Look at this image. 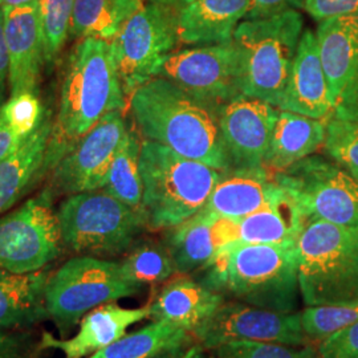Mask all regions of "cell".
<instances>
[{"instance_id":"6da1fadb","label":"cell","mask_w":358,"mask_h":358,"mask_svg":"<svg viewBox=\"0 0 358 358\" xmlns=\"http://www.w3.org/2000/svg\"><path fill=\"white\" fill-rule=\"evenodd\" d=\"M125 97L110 43L94 38L80 40L65 69L59 113L44 162L45 174L103 115L122 112Z\"/></svg>"},{"instance_id":"7a4b0ae2","label":"cell","mask_w":358,"mask_h":358,"mask_svg":"<svg viewBox=\"0 0 358 358\" xmlns=\"http://www.w3.org/2000/svg\"><path fill=\"white\" fill-rule=\"evenodd\" d=\"M134 121L146 140L220 171L229 170L217 127L219 110L165 77H154L130 96Z\"/></svg>"},{"instance_id":"3957f363","label":"cell","mask_w":358,"mask_h":358,"mask_svg":"<svg viewBox=\"0 0 358 358\" xmlns=\"http://www.w3.org/2000/svg\"><path fill=\"white\" fill-rule=\"evenodd\" d=\"M199 282L231 294L254 307L297 312L300 294L296 247L231 243L222 247L203 268Z\"/></svg>"},{"instance_id":"277c9868","label":"cell","mask_w":358,"mask_h":358,"mask_svg":"<svg viewBox=\"0 0 358 358\" xmlns=\"http://www.w3.org/2000/svg\"><path fill=\"white\" fill-rule=\"evenodd\" d=\"M140 170L150 230L173 229L198 214L223 174L150 140L142 142Z\"/></svg>"},{"instance_id":"5b68a950","label":"cell","mask_w":358,"mask_h":358,"mask_svg":"<svg viewBox=\"0 0 358 358\" xmlns=\"http://www.w3.org/2000/svg\"><path fill=\"white\" fill-rule=\"evenodd\" d=\"M300 294L307 307L358 301V232L307 220L296 242Z\"/></svg>"},{"instance_id":"8992f818","label":"cell","mask_w":358,"mask_h":358,"mask_svg":"<svg viewBox=\"0 0 358 358\" xmlns=\"http://www.w3.org/2000/svg\"><path fill=\"white\" fill-rule=\"evenodd\" d=\"M304 19L297 10L241 22L234 41L241 52L242 94L279 108Z\"/></svg>"},{"instance_id":"52a82bcc","label":"cell","mask_w":358,"mask_h":358,"mask_svg":"<svg viewBox=\"0 0 358 358\" xmlns=\"http://www.w3.org/2000/svg\"><path fill=\"white\" fill-rule=\"evenodd\" d=\"M57 219L63 245L94 257L127 252L148 229L143 208L127 205L105 190L68 196Z\"/></svg>"},{"instance_id":"ba28073f","label":"cell","mask_w":358,"mask_h":358,"mask_svg":"<svg viewBox=\"0 0 358 358\" xmlns=\"http://www.w3.org/2000/svg\"><path fill=\"white\" fill-rule=\"evenodd\" d=\"M141 292L129 282L120 263L81 255L53 272L45 288V308L62 336L94 308Z\"/></svg>"},{"instance_id":"9c48e42d","label":"cell","mask_w":358,"mask_h":358,"mask_svg":"<svg viewBox=\"0 0 358 358\" xmlns=\"http://www.w3.org/2000/svg\"><path fill=\"white\" fill-rule=\"evenodd\" d=\"M178 41V13L169 3L150 1L129 19L109 41L125 96L159 76Z\"/></svg>"},{"instance_id":"30bf717a","label":"cell","mask_w":358,"mask_h":358,"mask_svg":"<svg viewBox=\"0 0 358 358\" xmlns=\"http://www.w3.org/2000/svg\"><path fill=\"white\" fill-rule=\"evenodd\" d=\"M275 177L306 220L358 232V180L336 162L312 154Z\"/></svg>"},{"instance_id":"8fae6325","label":"cell","mask_w":358,"mask_h":358,"mask_svg":"<svg viewBox=\"0 0 358 358\" xmlns=\"http://www.w3.org/2000/svg\"><path fill=\"white\" fill-rule=\"evenodd\" d=\"M62 234L50 192L0 217V271L29 273L45 268L62 252Z\"/></svg>"},{"instance_id":"7c38bea8","label":"cell","mask_w":358,"mask_h":358,"mask_svg":"<svg viewBox=\"0 0 358 358\" xmlns=\"http://www.w3.org/2000/svg\"><path fill=\"white\" fill-rule=\"evenodd\" d=\"M158 77H165L196 100L220 110L242 96L241 52L234 40L173 52Z\"/></svg>"},{"instance_id":"4fadbf2b","label":"cell","mask_w":358,"mask_h":358,"mask_svg":"<svg viewBox=\"0 0 358 358\" xmlns=\"http://www.w3.org/2000/svg\"><path fill=\"white\" fill-rule=\"evenodd\" d=\"M192 334L206 349H217V346L231 341L301 346L306 345L308 340L301 327L300 312L282 313L242 301H223Z\"/></svg>"},{"instance_id":"5bb4252c","label":"cell","mask_w":358,"mask_h":358,"mask_svg":"<svg viewBox=\"0 0 358 358\" xmlns=\"http://www.w3.org/2000/svg\"><path fill=\"white\" fill-rule=\"evenodd\" d=\"M127 131L121 110L103 115L53 167L52 189L71 195L103 189Z\"/></svg>"},{"instance_id":"9a60e30c","label":"cell","mask_w":358,"mask_h":358,"mask_svg":"<svg viewBox=\"0 0 358 358\" xmlns=\"http://www.w3.org/2000/svg\"><path fill=\"white\" fill-rule=\"evenodd\" d=\"M316 38L332 99V117L358 122V13L322 20Z\"/></svg>"},{"instance_id":"2e32d148","label":"cell","mask_w":358,"mask_h":358,"mask_svg":"<svg viewBox=\"0 0 358 358\" xmlns=\"http://www.w3.org/2000/svg\"><path fill=\"white\" fill-rule=\"evenodd\" d=\"M279 112L271 103L243 94L219 110L217 127L229 170L264 167Z\"/></svg>"},{"instance_id":"e0dca14e","label":"cell","mask_w":358,"mask_h":358,"mask_svg":"<svg viewBox=\"0 0 358 358\" xmlns=\"http://www.w3.org/2000/svg\"><path fill=\"white\" fill-rule=\"evenodd\" d=\"M4 38L10 60V97L36 93L45 62L38 4L4 7Z\"/></svg>"},{"instance_id":"ac0fdd59","label":"cell","mask_w":358,"mask_h":358,"mask_svg":"<svg viewBox=\"0 0 358 358\" xmlns=\"http://www.w3.org/2000/svg\"><path fill=\"white\" fill-rule=\"evenodd\" d=\"M279 110L315 120L332 117L333 103L321 64L316 34L306 29L301 35Z\"/></svg>"},{"instance_id":"d6986e66","label":"cell","mask_w":358,"mask_h":358,"mask_svg":"<svg viewBox=\"0 0 358 358\" xmlns=\"http://www.w3.org/2000/svg\"><path fill=\"white\" fill-rule=\"evenodd\" d=\"M306 222L291 195L284 192L269 205L247 217H220V230L226 245L248 243L296 247Z\"/></svg>"},{"instance_id":"ffe728a7","label":"cell","mask_w":358,"mask_h":358,"mask_svg":"<svg viewBox=\"0 0 358 358\" xmlns=\"http://www.w3.org/2000/svg\"><path fill=\"white\" fill-rule=\"evenodd\" d=\"M150 317L149 306L129 309L108 303L92 309L81 320L78 332L68 340L41 333V345L62 350L65 358L90 357L93 353L110 345L125 336L130 325Z\"/></svg>"},{"instance_id":"44dd1931","label":"cell","mask_w":358,"mask_h":358,"mask_svg":"<svg viewBox=\"0 0 358 358\" xmlns=\"http://www.w3.org/2000/svg\"><path fill=\"white\" fill-rule=\"evenodd\" d=\"M284 192L275 174L264 167L231 169L223 171L203 210L219 217L241 219L269 205Z\"/></svg>"},{"instance_id":"7402d4cb","label":"cell","mask_w":358,"mask_h":358,"mask_svg":"<svg viewBox=\"0 0 358 358\" xmlns=\"http://www.w3.org/2000/svg\"><path fill=\"white\" fill-rule=\"evenodd\" d=\"M250 0H192L178 11V38L189 45L230 43Z\"/></svg>"},{"instance_id":"603a6c76","label":"cell","mask_w":358,"mask_h":358,"mask_svg":"<svg viewBox=\"0 0 358 358\" xmlns=\"http://www.w3.org/2000/svg\"><path fill=\"white\" fill-rule=\"evenodd\" d=\"M223 301V294L211 291L192 278L180 275L164 285L153 303L149 304V319L171 322L192 334Z\"/></svg>"},{"instance_id":"cb8c5ba5","label":"cell","mask_w":358,"mask_h":358,"mask_svg":"<svg viewBox=\"0 0 358 358\" xmlns=\"http://www.w3.org/2000/svg\"><path fill=\"white\" fill-rule=\"evenodd\" d=\"M53 122L44 115L38 128L0 162V215L16 205L45 176L44 162Z\"/></svg>"},{"instance_id":"d4e9b609","label":"cell","mask_w":358,"mask_h":358,"mask_svg":"<svg viewBox=\"0 0 358 358\" xmlns=\"http://www.w3.org/2000/svg\"><path fill=\"white\" fill-rule=\"evenodd\" d=\"M51 269L29 273L0 271V328H31L45 317V288Z\"/></svg>"},{"instance_id":"484cf974","label":"cell","mask_w":358,"mask_h":358,"mask_svg":"<svg viewBox=\"0 0 358 358\" xmlns=\"http://www.w3.org/2000/svg\"><path fill=\"white\" fill-rule=\"evenodd\" d=\"M327 136V121L279 112L271 136L264 167L276 174L316 153Z\"/></svg>"},{"instance_id":"4316f807","label":"cell","mask_w":358,"mask_h":358,"mask_svg":"<svg viewBox=\"0 0 358 358\" xmlns=\"http://www.w3.org/2000/svg\"><path fill=\"white\" fill-rule=\"evenodd\" d=\"M165 244L178 273L199 271L226 245L220 231V217L202 208L194 217L169 229Z\"/></svg>"},{"instance_id":"83f0119b","label":"cell","mask_w":358,"mask_h":358,"mask_svg":"<svg viewBox=\"0 0 358 358\" xmlns=\"http://www.w3.org/2000/svg\"><path fill=\"white\" fill-rule=\"evenodd\" d=\"M143 6V0H75L69 34L110 41Z\"/></svg>"},{"instance_id":"f1b7e54d","label":"cell","mask_w":358,"mask_h":358,"mask_svg":"<svg viewBox=\"0 0 358 358\" xmlns=\"http://www.w3.org/2000/svg\"><path fill=\"white\" fill-rule=\"evenodd\" d=\"M192 341V333L167 322L153 321L137 332L125 334L88 358H154Z\"/></svg>"},{"instance_id":"f546056e","label":"cell","mask_w":358,"mask_h":358,"mask_svg":"<svg viewBox=\"0 0 358 358\" xmlns=\"http://www.w3.org/2000/svg\"><path fill=\"white\" fill-rule=\"evenodd\" d=\"M141 142L134 131H127L108 174L103 190L127 205L142 208L143 183L140 170Z\"/></svg>"},{"instance_id":"4dcf8cb0","label":"cell","mask_w":358,"mask_h":358,"mask_svg":"<svg viewBox=\"0 0 358 358\" xmlns=\"http://www.w3.org/2000/svg\"><path fill=\"white\" fill-rule=\"evenodd\" d=\"M120 267L124 278L141 289L145 285L166 282L178 273L166 244L155 241L133 244Z\"/></svg>"},{"instance_id":"1f68e13d","label":"cell","mask_w":358,"mask_h":358,"mask_svg":"<svg viewBox=\"0 0 358 358\" xmlns=\"http://www.w3.org/2000/svg\"><path fill=\"white\" fill-rule=\"evenodd\" d=\"M324 152L358 180V122L331 117L327 120Z\"/></svg>"},{"instance_id":"d6a6232c","label":"cell","mask_w":358,"mask_h":358,"mask_svg":"<svg viewBox=\"0 0 358 358\" xmlns=\"http://www.w3.org/2000/svg\"><path fill=\"white\" fill-rule=\"evenodd\" d=\"M75 0H40L38 11L44 36L45 62L52 63L64 47L71 31Z\"/></svg>"},{"instance_id":"836d02e7","label":"cell","mask_w":358,"mask_h":358,"mask_svg":"<svg viewBox=\"0 0 358 358\" xmlns=\"http://www.w3.org/2000/svg\"><path fill=\"white\" fill-rule=\"evenodd\" d=\"M300 319L308 338L321 341L336 331L358 322V301L340 306L307 307L300 312Z\"/></svg>"},{"instance_id":"e575fe53","label":"cell","mask_w":358,"mask_h":358,"mask_svg":"<svg viewBox=\"0 0 358 358\" xmlns=\"http://www.w3.org/2000/svg\"><path fill=\"white\" fill-rule=\"evenodd\" d=\"M215 355L217 358H321L319 350L310 346L260 341H231L217 346Z\"/></svg>"},{"instance_id":"d590c367","label":"cell","mask_w":358,"mask_h":358,"mask_svg":"<svg viewBox=\"0 0 358 358\" xmlns=\"http://www.w3.org/2000/svg\"><path fill=\"white\" fill-rule=\"evenodd\" d=\"M6 124L20 137L27 138L38 128L43 120V108L35 93H20L11 96L0 109Z\"/></svg>"},{"instance_id":"8d00e7d4","label":"cell","mask_w":358,"mask_h":358,"mask_svg":"<svg viewBox=\"0 0 358 358\" xmlns=\"http://www.w3.org/2000/svg\"><path fill=\"white\" fill-rule=\"evenodd\" d=\"M44 350L31 328H0V358H43Z\"/></svg>"},{"instance_id":"74e56055","label":"cell","mask_w":358,"mask_h":358,"mask_svg":"<svg viewBox=\"0 0 358 358\" xmlns=\"http://www.w3.org/2000/svg\"><path fill=\"white\" fill-rule=\"evenodd\" d=\"M317 350L321 358H358V322L321 340Z\"/></svg>"},{"instance_id":"f35d334b","label":"cell","mask_w":358,"mask_h":358,"mask_svg":"<svg viewBox=\"0 0 358 358\" xmlns=\"http://www.w3.org/2000/svg\"><path fill=\"white\" fill-rule=\"evenodd\" d=\"M304 10L320 23L331 17L358 13V0H306Z\"/></svg>"},{"instance_id":"ab89813d","label":"cell","mask_w":358,"mask_h":358,"mask_svg":"<svg viewBox=\"0 0 358 358\" xmlns=\"http://www.w3.org/2000/svg\"><path fill=\"white\" fill-rule=\"evenodd\" d=\"M304 1L306 0H250L248 13L244 20L268 17L287 10L304 8Z\"/></svg>"},{"instance_id":"60d3db41","label":"cell","mask_w":358,"mask_h":358,"mask_svg":"<svg viewBox=\"0 0 358 358\" xmlns=\"http://www.w3.org/2000/svg\"><path fill=\"white\" fill-rule=\"evenodd\" d=\"M10 92V60L4 38V11L0 8V109L8 100Z\"/></svg>"},{"instance_id":"b9f144b4","label":"cell","mask_w":358,"mask_h":358,"mask_svg":"<svg viewBox=\"0 0 358 358\" xmlns=\"http://www.w3.org/2000/svg\"><path fill=\"white\" fill-rule=\"evenodd\" d=\"M24 140L20 138L0 115V162L13 153Z\"/></svg>"},{"instance_id":"7bdbcfd3","label":"cell","mask_w":358,"mask_h":358,"mask_svg":"<svg viewBox=\"0 0 358 358\" xmlns=\"http://www.w3.org/2000/svg\"><path fill=\"white\" fill-rule=\"evenodd\" d=\"M154 358H208V356L206 355V348L199 343L192 344L190 341L187 344L169 349Z\"/></svg>"},{"instance_id":"ee69618b","label":"cell","mask_w":358,"mask_h":358,"mask_svg":"<svg viewBox=\"0 0 358 358\" xmlns=\"http://www.w3.org/2000/svg\"><path fill=\"white\" fill-rule=\"evenodd\" d=\"M38 1L40 0H0V8L31 6V4H38Z\"/></svg>"},{"instance_id":"f6af8a7d","label":"cell","mask_w":358,"mask_h":358,"mask_svg":"<svg viewBox=\"0 0 358 358\" xmlns=\"http://www.w3.org/2000/svg\"><path fill=\"white\" fill-rule=\"evenodd\" d=\"M150 1H161V3H170L171 0H150Z\"/></svg>"},{"instance_id":"bcb514c9","label":"cell","mask_w":358,"mask_h":358,"mask_svg":"<svg viewBox=\"0 0 358 358\" xmlns=\"http://www.w3.org/2000/svg\"><path fill=\"white\" fill-rule=\"evenodd\" d=\"M182 1H183V4H186V3H190L192 0H182Z\"/></svg>"}]
</instances>
